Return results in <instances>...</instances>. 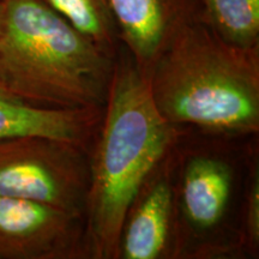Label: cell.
I'll return each instance as SVG.
<instances>
[{"mask_svg": "<svg viewBox=\"0 0 259 259\" xmlns=\"http://www.w3.org/2000/svg\"><path fill=\"white\" fill-rule=\"evenodd\" d=\"M56 11L114 59L120 38L108 0H47Z\"/></svg>", "mask_w": 259, "mask_h": 259, "instance_id": "obj_11", "label": "cell"}, {"mask_svg": "<svg viewBox=\"0 0 259 259\" xmlns=\"http://www.w3.org/2000/svg\"><path fill=\"white\" fill-rule=\"evenodd\" d=\"M113 67L47 0H0V93L40 107L102 109Z\"/></svg>", "mask_w": 259, "mask_h": 259, "instance_id": "obj_2", "label": "cell"}, {"mask_svg": "<svg viewBox=\"0 0 259 259\" xmlns=\"http://www.w3.org/2000/svg\"><path fill=\"white\" fill-rule=\"evenodd\" d=\"M99 130L89 166L87 242L92 257L116 259L126 216L177 136L131 57L114 63Z\"/></svg>", "mask_w": 259, "mask_h": 259, "instance_id": "obj_1", "label": "cell"}, {"mask_svg": "<svg viewBox=\"0 0 259 259\" xmlns=\"http://www.w3.org/2000/svg\"><path fill=\"white\" fill-rule=\"evenodd\" d=\"M158 112L171 125L215 134L259 128V47L226 44L200 17L184 25L148 74Z\"/></svg>", "mask_w": 259, "mask_h": 259, "instance_id": "obj_3", "label": "cell"}, {"mask_svg": "<svg viewBox=\"0 0 259 259\" xmlns=\"http://www.w3.org/2000/svg\"><path fill=\"white\" fill-rule=\"evenodd\" d=\"M119 38L144 74L184 25L199 17L197 0H108Z\"/></svg>", "mask_w": 259, "mask_h": 259, "instance_id": "obj_6", "label": "cell"}, {"mask_svg": "<svg viewBox=\"0 0 259 259\" xmlns=\"http://www.w3.org/2000/svg\"><path fill=\"white\" fill-rule=\"evenodd\" d=\"M232 185V169L223 160L198 155L187 162L181 179V205L191 227L209 231L222 221Z\"/></svg>", "mask_w": 259, "mask_h": 259, "instance_id": "obj_9", "label": "cell"}, {"mask_svg": "<svg viewBox=\"0 0 259 259\" xmlns=\"http://www.w3.org/2000/svg\"><path fill=\"white\" fill-rule=\"evenodd\" d=\"M79 145L45 137L0 139V196L85 216L89 167Z\"/></svg>", "mask_w": 259, "mask_h": 259, "instance_id": "obj_4", "label": "cell"}, {"mask_svg": "<svg viewBox=\"0 0 259 259\" xmlns=\"http://www.w3.org/2000/svg\"><path fill=\"white\" fill-rule=\"evenodd\" d=\"M126 216L118 258L158 259L167 253L173 226L174 193L167 178L145 183Z\"/></svg>", "mask_w": 259, "mask_h": 259, "instance_id": "obj_7", "label": "cell"}, {"mask_svg": "<svg viewBox=\"0 0 259 259\" xmlns=\"http://www.w3.org/2000/svg\"><path fill=\"white\" fill-rule=\"evenodd\" d=\"M84 215L0 196V259H74L89 253Z\"/></svg>", "mask_w": 259, "mask_h": 259, "instance_id": "obj_5", "label": "cell"}, {"mask_svg": "<svg viewBox=\"0 0 259 259\" xmlns=\"http://www.w3.org/2000/svg\"><path fill=\"white\" fill-rule=\"evenodd\" d=\"M199 17L232 46L259 47V0H197Z\"/></svg>", "mask_w": 259, "mask_h": 259, "instance_id": "obj_10", "label": "cell"}, {"mask_svg": "<svg viewBox=\"0 0 259 259\" xmlns=\"http://www.w3.org/2000/svg\"><path fill=\"white\" fill-rule=\"evenodd\" d=\"M246 239L251 247H258L259 244V177L252 180L246 202L245 216Z\"/></svg>", "mask_w": 259, "mask_h": 259, "instance_id": "obj_12", "label": "cell"}, {"mask_svg": "<svg viewBox=\"0 0 259 259\" xmlns=\"http://www.w3.org/2000/svg\"><path fill=\"white\" fill-rule=\"evenodd\" d=\"M102 109L40 107L0 93V139L45 136L85 148L101 121Z\"/></svg>", "mask_w": 259, "mask_h": 259, "instance_id": "obj_8", "label": "cell"}]
</instances>
